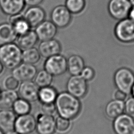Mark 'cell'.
<instances>
[{
    "instance_id": "9a60e30c",
    "label": "cell",
    "mask_w": 134,
    "mask_h": 134,
    "mask_svg": "<svg viewBox=\"0 0 134 134\" xmlns=\"http://www.w3.org/2000/svg\"><path fill=\"white\" fill-rule=\"evenodd\" d=\"M31 27L35 28L45 20L46 13L43 9L38 6H30L23 15Z\"/></svg>"
},
{
    "instance_id": "f546056e",
    "label": "cell",
    "mask_w": 134,
    "mask_h": 134,
    "mask_svg": "<svg viewBox=\"0 0 134 134\" xmlns=\"http://www.w3.org/2000/svg\"><path fill=\"white\" fill-rule=\"evenodd\" d=\"M65 5L69 10L74 14L81 13L85 6V0H66Z\"/></svg>"
},
{
    "instance_id": "8fae6325",
    "label": "cell",
    "mask_w": 134,
    "mask_h": 134,
    "mask_svg": "<svg viewBox=\"0 0 134 134\" xmlns=\"http://www.w3.org/2000/svg\"><path fill=\"white\" fill-rule=\"evenodd\" d=\"M36 130L38 134H54L55 132V118L54 116L42 113L36 118Z\"/></svg>"
},
{
    "instance_id": "7bdbcfd3",
    "label": "cell",
    "mask_w": 134,
    "mask_h": 134,
    "mask_svg": "<svg viewBox=\"0 0 134 134\" xmlns=\"http://www.w3.org/2000/svg\"><path fill=\"white\" fill-rule=\"evenodd\" d=\"M130 134H134V129L131 131V132L130 133Z\"/></svg>"
},
{
    "instance_id": "f1b7e54d",
    "label": "cell",
    "mask_w": 134,
    "mask_h": 134,
    "mask_svg": "<svg viewBox=\"0 0 134 134\" xmlns=\"http://www.w3.org/2000/svg\"><path fill=\"white\" fill-rule=\"evenodd\" d=\"M14 111L18 115L27 114L30 113L31 105L29 102L23 98L17 99L13 106Z\"/></svg>"
},
{
    "instance_id": "5bb4252c",
    "label": "cell",
    "mask_w": 134,
    "mask_h": 134,
    "mask_svg": "<svg viewBox=\"0 0 134 134\" xmlns=\"http://www.w3.org/2000/svg\"><path fill=\"white\" fill-rule=\"evenodd\" d=\"M35 32L40 41L53 39L57 32V27L51 20H44L35 27Z\"/></svg>"
},
{
    "instance_id": "7a4b0ae2",
    "label": "cell",
    "mask_w": 134,
    "mask_h": 134,
    "mask_svg": "<svg viewBox=\"0 0 134 134\" xmlns=\"http://www.w3.org/2000/svg\"><path fill=\"white\" fill-rule=\"evenodd\" d=\"M22 53L20 47L13 42L0 46V61L4 66L13 69L22 61Z\"/></svg>"
},
{
    "instance_id": "2e32d148",
    "label": "cell",
    "mask_w": 134,
    "mask_h": 134,
    "mask_svg": "<svg viewBox=\"0 0 134 134\" xmlns=\"http://www.w3.org/2000/svg\"><path fill=\"white\" fill-rule=\"evenodd\" d=\"M38 50L41 56L48 58L60 53L61 46L59 41L53 38L41 41L38 46Z\"/></svg>"
},
{
    "instance_id": "7402d4cb",
    "label": "cell",
    "mask_w": 134,
    "mask_h": 134,
    "mask_svg": "<svg viewBox=\"0 0 134 134\" xmlns=\"http://www.w3.org/2000/svg\"><path fill=\"white\" fill-rule=\"evenodd\" d=\"M18 35L10 23L0 24V46L13 42Z\"/></svg>"
},
{
    "instance_id": "277c9868",
    "label": "cell",
    "mask_w": 134,
    "mask_h": 134,
    "mask_svg": "<svg viewBox=\"0 0 134 134\" xmlns=\"http://www.w3.org/2000/svg\"><path fill=\"white\" fill-rule=\"evenodd\" d=\"M115 35L122 42H134V20L128 17L119 20L115 26Z\"/></svg>"
},
{
    "instance_id": "5b68a950",
    "label": "cell",
    "mask_w": 134,
    "mask_h": 134,
    "mask_svg": "<svg viewBox=\"0 0 134 134\" xmlns=\"http://www.w3.org/2000/svg\"><path fill=\"white\" fill-rule=\"evenodd\" d=\"M44 68L53 76H59L67 71V59L60 53L47 58Z\"/></svg>"
},
{
    "instance_id": "ba28073f",
    "label": "cell",
    "mask_w": 134,
    "mask_h": 134,
    "mask_svg": "<svg viewBox=\"0 0 134 134\" xmlns=\"http://www.w3.org/2000/svg\"><path fill=\"white\" fill-rule=\"evenodd\" d=\"M51 21L59 28L67 27L71 21L72 13L65 5H60L53 8L50 14Z\"/></svg>"
},
{
    "instance_id": "ac0fdd59",
    "label": "cell",
    "mask_w": 134,
    "mask_h": 134,
    "mask_svg": "<svg viewBox=\"0 0 134 134\" xmlns=\"http://www.w3.org/2000/svg\"><path fill=\"white\" fill-rule=\"evenodd\" d=\"M16 119V113L8 109L0 110V128L7 132L14 129Z\"/></svg>"
},
{
    "instance_id": "f35d334b",
    "label": "cell",
    "mask_w": 134,
    "mask_h": 134,
    "mask_svg": "<svg viewBox=\"0 0 134 134\" xmlns=\"http://www.w3.org/2000/svg\"><path fill=\"white\" fill-rule=\"evenodd\" d=\"M3 66H4V65H3L2 62L0 61V74H1V73L2 72V71L3 70Z\"/></svg>"
},
{
    "instance_id": "836d02e7",
    "label": "cell",
    "mask_w": 134,
    "mask_h": 134,
    "mask_svg": "<svg viewBox=\"0 0 134 134\" xmlns=\"http://www.w3.org/2000/svg\"><path fill=\"white\" fill-rule=\"evenodd\" d=\"M5 86L8 90H15L19 86V81L13 76L8 77L5 80Z\"/></svg>"
},
{
    "instance_id": "e575fe53",
    "label": "cell",
    "mask_w": 134,
    "mask_h": 134,
    "mask_svg": "<svg viewBox=\"0 0 134 134\" xmlns=\"http://www.w3.org/2000/svg\"><path fill=\"white\" fill-rule=\"evenodd\" d=\"M127 96L128 95L127 94L118 89L113 94L114 99L122 101H125L127 98Z\"/></svg>"
},
{
    "instance_id": "8d00e7d4",
    "label": "cell",
    "mask_w": 134,
    "mask_h": 134,
    "mask_svg": "<svg viewBox=\"0 0 134 134\" xmlns=\"http://www.w3.org/2000/svg\"><path fill=\"white\" fill-rule=\"evenodd\" d=\"M128 17L130 18L131 19L134 20V6L131 7V8L129 11Z\"/></svg>"
},
{
    "instance_id": "d6a6232c",
    "label": "cell",
    "mask_w": 134,
    "mask_h": 134,
    "mask_svg": "<svg viewBox=\"0 0 134 134\" xmlns=\"http://www.w3.org/2000/svg\"><path fill=\"white\" fill-rule=\"evenodd\" d=\"M125 113L131 116H134V97L127 98L125 102Z\"/></svg>"
},
{
    "instance_id": "cb8c5ba5",
    "label": "cell",
    "mask_w": 134,
    "mask_h": 134,
    "mask_svg": "<svg viewBox=\"0 0 134 134\" xmlns=\"http://www.w3.org/2000/svg\"><path fill=\"white\" fill-rule=\"evenodd\" d=\"M38 40V38L35 31L30 30L23 35L18 36L17 42L20 48L24 50L34 47Z\"/></svg>"
},
{
    "instance_id": "44dd1931",
    "label": "cell",
    "mask_w": 134,
    "mask_h": 134,
    "mask_svg": "<svg viewBox=\"0 0 134 134\" xmlns=\"http://www.w3.org/2000/svg\"><path fill=\"white\" fill-rule=\"evenodd\" d=\"M9 23L18 36L23 35L30 30V26L23 16L18 14L10 16Z\"/></svg>"
},
{
    "instance_id": "d6986e66",
    "label": "cell",
    "mask_w": 134,
    "mask_h": 134,
    "mask_svg": "<svg viewBox=\"0 0 134 134\" xmlns=\"http://www.w3.org/2000/svg\"><path fill=\"white\" fill-rule=\"evenodd\" d=\"M105 113L108 118L114 120L125 113V101L115 99L109 101L106 105Z\"/></svg>"
},
{
    "instance_id": "9c48e42d",
    "label": "cell",
    "mask_w": 134,
    "mask_h": 134,
    "mask_svg": "<svg viewBox=\"0 0 134 134\" xmlns=\"http://www.w3.org/2000/svg\"><path fill=\"white\" fill-rule=\"evenodd\" d=\"M37 120L32 115L28 113L19 115L16 118L14 129L20 134H31L36 129Z\"/></svg>"
},
{
    "instance_id": "4dcf8cb0",
    "label": "cell",
    "mask_w": 134,
    "mask_h": 134,
    "mask_svg": "<svg viewBox=\"0 0 134 134\" xmlns=\"http://www.w3.org/2000/svg\"><path fill=\"white\" fill-rule=\"evenodd\" d=\"M80 75L87 82L90 81L94 77L95 71L90 66H85L82 71Z\"/></svg>"
},
{
    "instance_id": "52a82bcc",
    "label": "cell",
    "mask_w": 134,
    "mask_h": 134,
    "mask_svg": "<svg viewBox=\"0 0 134 134\" xmlns=\"http://www.w3.org/2000/svg\"><path fill=\"white\" fill-rule=\"evenodd\" d=\"M131 7L129 0H110L108 9L110 16L119 21L128 17Z\"/></svg>"
},
{
    "instance_id": "d4e9b609",
    "label": "cell",
    "mask_w": 134,
    "mask_h": 134,
    "mask_svg": "<svg viewBox=\"0 0 134 134\" xmlns=\"http://www.w3.org/2000/svg\"><path fill=\"white\" fill-rule=\"evenodd\" d=\"M56 90L51 85L39 88L38 99L41 104L54 103L58 96Z\"/></svg>"
},
{
    "instance_id": "ab89813d",
    "label": "cell",
    "mask_w": 134,
    "mask_h": 134,
    "mask_svg": "<svg viewBox=\"0 0 134 134\" xmlns=\"http://www.w3.org/2000/svg\"><path fill=\"white\" fill-rule=\"evenodd\" d=\"M131 96L132 97H134V85L132 88V90H131Z\"/></svg>"
},
{
    "instance_id": "74e56055",
    "label": "cell",
    "mask_w": 134,
    "mask_h": 134,
    "mask_svg": "<svg viewBox=\"0 0 134 134\" xmlns=\"http://www.w3.org/2000/svg\"><path fill=\"white\" fill-rule=\"evenodd\" d=\"M5 134H20L19 132H17L16 131H14V130H10L7 131Z\"/></svg>"
},
{
    "instance_id": "d590c367",
    "label": "cell",
    "mask_w": 134,
    "mask_h": 134,
    "mask_svg": "<svg viewBox=\"0 0 134 134\" xmlns=\"http://www.w3.org/2000/svg\"><path fill=\"white\" fill-rule=\"evenodd\" d=\"M26 5L29 6H38L40 4L43 0H24Z\"/></svg>"
},
{
    "instance_id": "60d3db41",
    "label": "cell",
    "mask_w": 134,
    "mask_h": 134,
    "mask_svg": "<svg viewBox=\"0 0 134 134\" xmlns=\"http://www.w3.org/2000/svg\"><path fill=\"white\" fill-rule=\"evenodd\" d=\"M129 1L131 4V6H134V0H129Z\"/></svg>"
},
{
    "instance_id": "e0dca14e",
    "label": "cell",
    "mask_w": 134,
    "mask_h": 134,
    "mask_svg": "<svg viewBox=\"0 0 134 134\" xmlns=\"http://www.w3.org/2000/svg\"><path fill=\"white\" fill-rule=\"evenodd\" d=\"M25 5L24 0H0L2 12L10 16L20 14Z\"/></svg>"
},
{
    "instance_id": "4fadbf2b",
    "label": "cell",
    "mask_w": 134,
    "mask_h": 134,
    "mask_svg": "<svg viewBox=\"0 0 134 134\" xmlns=\"http://www.w3.org/2000/svg\"><path fill=\"white\" fill-rule=\"evenodd\" d=\"M39 90V87L35 82L26 81L20 84L18 93L21 98L29 102H34L38 100Z\"/></svg>"
},
{
    "instance_id": "30bf717a",
    "label": "cell",
    "mask_w": 134,
    "mask_h": 134,
    "mask_svg": "<svg viewBox=\"0 0 134 134\" xmlns=\"http://www.w3.org/2000/svg\"><path fill=\"white\" fill-rule=\"evenodd\" d=\"M113 128L115 134H130L134 129V118L124 113L114 119Z\"/></svg>"
},
{
    "instance_id": "484cf974",
    "label": "cell",
    "mask_w": 134,
    "mask_h": 134,
    "mask_svg": "<svg viewBox=\"0 0 134 134\" xmlns=\"http://www.w3.org/2000/svg\"><path fill=\"white\" fill-rule=\"evenodd\" d=\"M40 53L36 48L24 49L22 53V61L25 63L35 64L39 62L40 59Z\"/></svg>"
},
{
    "instance_id": "83f0119b",
    "label": "cell",
    "mask_w": 134,
    "mask_h": 134,
    "mask_svg": "<svg viewBox=\"0 0 134 134\" xmlns=\"http://www.w3.org/2000/svg\"><path fill=\"white\" fill-rule=\"evenodd\" d=\"M71 119L59 116L55 118V132L59 134H66L72 128Z\"/></svg>"
},
{
    "instance_id": "ee69618b",
    "label": "cell",
    "mask_w": 134,
    "mask_h": 134,
    "mask_svg": "<svg viewBox=\"0 0 134 134\" xmlns=\"http://www.w3.org/2000/svg\"><path fill=\"white\" fill-rule=\"evenodd\" d=\"M1 92H2V91H1V90H0V95H1Z\"/></svg>"
},
{
    "instance_id": "8992f818",
    "label": "cell",
    "mask_w": 134,
    "mask_h": 134,
    "mask_svg": "<svg viewBox=\"0 0 134 134\" xmlns=\"http://www.w3.org/2000/svg\"><path fill=\"white\" fill-rule=\"evenodd\" d=\"M66 87L68 92L79 99L84 97L88 90L87 81L80 75H71L68 80Z\"/></svg>"
},
{
    "instance_id": "ffe728a7",
    "label": "cell",
    "mask_w": 134,
    "mask_h": 134,
    "mask_svg": "<svg viewBox=\"0 0 134 134\" xmlns=\"http://www.w3.org/2000/svg\"><path fill=\"white\" fill-rule=\"evenodd\" d=\"M83 58L77 54H73L67 59V71L71 75H80L85 67Z\"/></svg>"
},
{
    "instance_id": "6da1fadb",
    "label": "cell",
    "mask_w": 134,
    "mask_h": 134,
    "mask_svg": "<svg viewBox=\"0 0 134 134\" xmlns=\"http://www.w3.org/2000/svg\"><path fill=\"white\" fill-rule=\"evenodd\" d=\"M54 104L59 116L71 120L77 117L81 110L79 98L68 92L58 94Z\"/></svg>"
},
{
    "instance_id": "603a6c76",
    "label": "cell",
    "mask_w": 134,
    "mask_h": 134,
    "mask_svg": "<svg viewBox=\"0 0 134 134\" xmlns=\"http://www.w3.org/2000/svg\"><path fill=\"white\" fill-rule=\"evenodd\" d=\"M18 98V93L15 90L7 89L2 91L0 95V109H10Z\"/></svg>"
},
{
    "instance_id": "3957f363",
    "label": "cell",
    "mask_w": 134,
    "mask_h": 134,
    "mask_svg": "<svg viewBox=\"0 0 134 134\" xmlns=\"http://www.w3.org/2000/svg\"><path fill=\"white\" fill-rule=\"evenodd\" d=\"M114 82L117 89L128 95L131 94L134 85V73L127 68H120L115 72Z\"/></svg>"
},
{
    "instance_id": "1f68e13d",
    "label": "cell",
    "mask_w": 134,
    "mask_h": 134,
    "mask_svg": "<svg viewBox=\"0 0 134 134\" xmlns=\"http://www.w3.org/2000/svg\"><path fill=\"white\" fill-rule=\"evenodd\" d=\"M42 113L47 115L54 116L55 113H57L55 105L54 103L50 104H41Z\"/></svg>"
},
{
    "instance_id": "4316f807",
    "label": "cell",
    "mask_w": 134,
    "mask_h": 134,
    "mask_svg": "<svg viewBox=\"0 0 134 134\" xmlns=\"http://www.w3.org/2000/svg\"><path fill=\"white\" fill-rule=\"evenodd\" d=\"M53 76L46 70H42L37 73L34 82L39 88L50 86L53 81Z\"/></svg>"
},
{
    "instance_id": "b9f144b4",
    "label": "cell",
    "mask_w": 134,
    "mask_h": 134,
    "mask_svg": "<svg viewBox=\"0 0 134 134\" xmlns=\"http://www.w3.org/2000/svg\"><path fill=\"white\" fill-rule=\"evenodd\" d=\"M0 134H4L3 132V130L1 128H0Z\"/></svg>"
},
{
    "instance_id": "7c38bea8",
    "label": "cell",
    "mask_w": 134,
    "mask_h": 134,
    "mask_svg": "<svg viewBox=\"0 0 134 134\" xmlns=\"http://www.w3.org/2000/svg\"><path fill=\"white\" fill-rule=\"evenodd\" d=\"M37 73L34 64L23 62L13 69L12 75L19 81L23 82L34 79Z\"/></svg>"
}]
</instances>
